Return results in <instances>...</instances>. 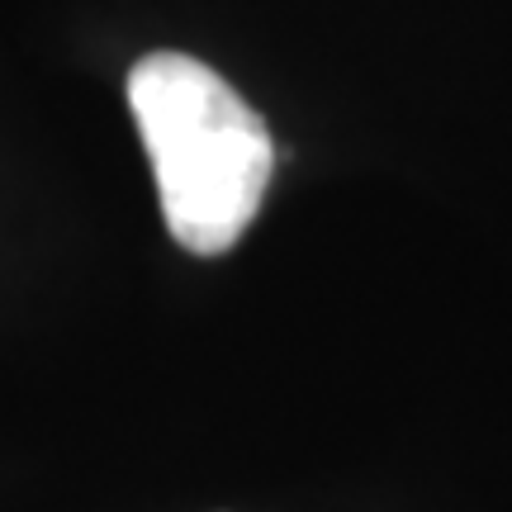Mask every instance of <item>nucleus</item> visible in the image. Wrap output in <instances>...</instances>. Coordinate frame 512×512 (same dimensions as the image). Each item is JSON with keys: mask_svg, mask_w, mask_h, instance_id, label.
Listing matches in <instances>:
<instances>
[{"mask_svg": "<svg viewBox=\"0 0 512 512\" xmlns=\"http://www.w3.org/2000/svg\"><path fill=\"white\" fill-rule=\"evenodd\" d=\"M128 110L143 133L166 233L219 256L256 223L275 171L266 119L209 62L147 53L128 72Z\"/></svg>", "mask_w": 512, "mask_h": 512, "instance_id": "f257e3e1", "label": "nucleus"}]
</instances>
